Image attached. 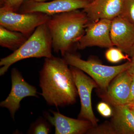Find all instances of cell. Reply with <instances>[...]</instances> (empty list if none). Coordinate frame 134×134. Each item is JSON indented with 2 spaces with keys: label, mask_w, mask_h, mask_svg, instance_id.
<instances>
[{
  "label": "cell",
  "mask_w": 134,
  "mask_h": 134,
  "mask_svg": "<svg viewBox=\"0 0 134 134\" xmlns=\"http://www.w3.org/2000/svg\"><path fill=\"white\" fill-rule=\"evenodd\" d=\"M124 2L125 0H92L82 9L88 18L87 25L101 19L111 21L119 16L122 13Z\"/></svg>",
  "instance_id": "cell-10"
},
{
  "label": "cell",
  "mask_w": 134,
  "mask_h": 134,
  "mask_svg": "<svg viewBox=\"0 0 134 134\" xmlns=\"http://www.w3.org/2000/svg\"><path fill=\"white\" fill-rule=\"evenodd\" d=\"M127 71L132 77L134 78V55L132 57L130 66Z\"/></svg>",
  "instance_id": "cell-22"
},
{
  "label": "cell",
  "mask_w": 134,
  "mask_h": 134,
  "mask_svg": "<svg viewBox=\"0 0 134 134\" xmlns=\"http://www.w3.org/2000/svg\"><path fill=\"white\" fill-rule=\"evenodd\" d=\"M87 134H116L111 122H105L101 125L92 127Z\"/></svg>",
  "instance_id": "cell-18"
},
{
  "label": "cell",
  "mask_w": 134,
  "mask_h": 134,
  "mask_svg": "<svg viewBox=\"0 0 134 134\" xmlns=\"http://www.w3.org/2000/svg\"><path fill=\"white\" fill-rule=\"evenodd\" d=\"M121 16L134 26V0H125Z\"/></svg>",
  "instance_id": "cell-19"
},
{
  "label": "cell",
  "mask_w": 134,
  "mask_h": 134,
  "mask_svg": "<svg viewBox=\"0 0 134 134\" xmlns=\"http://www.w3.org/2000/svg\"><path fill=\"white\" fill-rule=\"evenodd\" d=\"M129 104H134V100L133 101H132V102H131V103H129Z\"/></svg>",
  "instance_id": "cell-27"
},
{
  "label": "cell",
  "mask_w": 134,
  "mask_h": 134,
  "mask_svg": "<svg viewBox=\"0 0 134 134\" xmlns=\"http://www.w3.org/2000/svg\"><path fill=\"white\" fill-rule=\"evenodd\" d=\"M134 100V78L133 77L131 87H130V96L129 104L131 103Z\"/></svg>",
  "instance_id": "cell-23"
},
{
  "label": "cell",
  "mask_w": 134,
  "mask_h": 134,
  "mask_svg": "<svg viewBox=\"0 0 134 134\" xmlns=\"http://www.w3.org/2000/svg\"><path fill=\"white\" fill-rule=\"evenodd\" d=\"M12 87L10 93L7 98L0 103V106L7 108L14 120L15 114L20 107V103L25 98L29 97H38L36 87L30 85L24 78L21 72L16 68L11 72Z\"/></svg>",
  "instance_id": "cell-8"
},
{
  "label": "cell",
  "mask_w": 134,
  "mask_h": 134,
  "mask_svg": "<svg viewBox=\"0 0 134 134\" xmlns=\"http://www.w3.org/2000/svg\"><path fill=\"white\" fill-rule=\"evenodd\" d=\"M50 16L41 12L19 13L6 7L0 8V25L10 30L19 32L27 38L37 27L46 24Z\"/></svg>",
  "instance_id": "cell-5"
},
{
  "label": "cell",
  "mask_w": 134,
  "mask_h": 134,
  "mask_svg": "<svg viewBox=\"0 0 134 134\" xmlns=\"http://www.w3.org/2000/svg\"><path fill=\"white\" fill-rule=\"evenodd\" d=\"M127 105L129 107L130 109L132 110V111L134 113V104H127Z\"/></svg>",
  "instance_id": "cell-25"
},
{
  "label": "cell",
  "mask_w": 134,
  "mask_h": 134,
  "mask_svg": "<svg viewBox=\"0 0 134 134\" xmlns=\"http://www.w3.org/2000/svg\"><path fill=\"white\" fill-rule=\"evenodd\" d=\"M63 57L69 65L75 67L90 76L103 92L106 91L113 79L120 73L127 70L131 63V61H128L118 66H107L95 59H82L79 55L71 52L67 53Z\"/></svg>",
  "instance_id": "cell-4"
},
{
  "label": "cell",
  "mask_w": 134,
  "mask_h": 134,
  "mask_svg": "<svg viewBox=\"0 0 134 134\" xmlns=\"http://www.w3.org/2000/svg\"><path fill=\"white\" fill-rule=\"evenodd\" d=\"M111 122L116 134H134V113L127 105L114 106Z\"/></svg>",
  "instance_id": "cell-14"
},
{
  "label": "cell",
  "mask_w": 134,
  "mask_h": 134,
  "mask_svg": "<svg viewBox=\"0 0 134 134\" xmlns=\"http://www.w3.org/2000/svg\"><path fill=\"white\" fill-rule=\"evenodd\" d=\"M123 52L118 47H113L108 48L105 54V58L109 62L116 63L119 62L122 60H127L131 61L128 54L125 55Z\"/></svg>",
  "instance_id": "cell-16"
},
{
  "label": "cell",
  "mask_w": 134,
  "mask_h": 134,
  "mask_svg": "<svg viewBox=\"0 0 134 134\" xmlns=\"http://www.w3.org/2000/svg\"><path fill=\"white\" fill-rule=\"evenodd\" d=\"M88 22L83 10H76L50 16L46 23L52 41L54 52L64 56L70 52L72 46L77 44L85 33Z\"/></svg>",
  "instance_id": "cell-2"
},
{
  "label": "cell",
  "mask_w": 134,
  "mask_h": 134,
  "mask_svg": "<svg viewBox=\"0 0 134 134\" xmlns=\"http://www.w3.org/2000/svg\"><path fill=\"white\" fill-rule=\"evenodd\" d=\"M97 109L100 115L105 118L112 116L113 114V110L108 104L105 102L99 103L97 106Z\"/></svg>",
  "instance_id": "cell-21"
},
{
  "label": "cell",
  "mask_w": 134,
  "mask_h": 134,
  "mask_svg": "<svg viewBox=\"0 0 134 134\" xmlns=\"http://www.w3.org/2000/svg\"><path fill=\"white\" fill-rule=\"evenodd\" d=\"M27 37L19 32L13 31L0 25V46L15 51L27 40Z\"/></svg>",
  "instance_id": "cell-15"
},
{
  "label": "cell",
  "mask_w": 134,
  "mask_h": 134,
  "mask_svg": "<svg viewBox=\"0 0 134 134\" xmlns=\"http://www.w3.org/2000/svg\"></svg>",
  "instance_id": "cell-28"
},
{
  "label": "cell",
  "mask_w": 134,
  "mask_h": 134,
  "mask_svg": "<svg viewBox=\"0 0 134 134\" xmlns=\"http://www.w3.org/2000/svg\"><path fill=\"white\" fill-rule=\"evenodd\" d=\"M64 58H46L40 72L41 95L48 105L63 107L76 103L78 92Z\"/></svg>",
  "instance_id": "cell-1"
},
{
  "label": "cell",
  "mask_w": 134,
  "mask_h": 134,
  "mask_svg": "<svg viewBox=\"0 0 134 134\" xmlns=\"http://www.w3.org/2000/svg\"><path fill=\"white\" fill-rule=\"evenodd\" d=\"M31 1L37 2H47L48 1H51V0H31Z\"/></svg>",
  "instance_id": "cell-26"
},
{
  "label": "cell",
  "mask_w": 134,
  "mask_h": 134,
  "mask_svg": "<svg viewBox=\"0 0 134 134\" xmlns=\"http://www.w3.org/2000/svg\"><path fill=\"white\" fill-rule=\"evenodd\" d=\"M133 77L127 70L117 75L101 96L114 106L128 104Z\"/></svg>",
  "instance_id": "cell-11"
},
{
  "label": "cell",
  "mask_w": 134,
  "mask_h": 134,
  "mask_svg": "<svg viewBox=\"0 0 134 134\" xmlns=\"http://www.w3.org/2000/svg\"><path fill=\"white\" fill-rule=\"evenodd\" d=\"M92 0H52L49 2H37L25 0L17 12H41L52 16L76 10L83 9Z\"/></svg>",
  "instance_id": "cell-7"
},
{
  "label": "cell",
  "mask_w": 134,
  "mask_h": 134,
  "mask_svg": "<svg viewBox=\"0 0 134 134\" xmlns=\"http://www.w3.org/2000/svg\"><path fill=\"white\" fill-rule=\"evenodd\" d=\"M110 37L115 46L127 54L134 44V26L119 16L111 20Z\"/></svg>",
  "instance_id": "cell-13"
},
{
  "label": "cell",
  "mask_w": 134,
  "mask_h": 134,
  "mask_svg": "<svg viewBox=\"0 0 134 134\" xmlns=\"http://www.w3.org/2000/svg\"><path fill=\"white\" fill-rule=\"evenodd\" d=\"M52 37L46 24L36 28L26 41L17 50L0 60V75H5L10 66L29 58H50L53 56Z\"/></svg>",
  "instance_id": "cell-3"
},
{
  "label": "cell",
  "mask_w": 134,
  "mask_h": 134,
  "mask_svg": "<svg viewBox=\"0 0 134 134\" xmlns=\"http://www.w3.org/2000/svg\"><path fill=\"white\" fill-rule=\"evenodd\" d=\"M70 68L81 100V109L78 119L89 121L93 126H97L99 120L92 110L91 94L93 89L98 88V85L93 79L81 70L72 66Z\"/></svg>",
  "instance_id": "cell-6"
},
{
  "label": "cell",
  "mask_w": 134,
  "mask_h": 134,
  "mask_svg": "<svg viewBox=\"0 0 134 134\" xmlns=\"http://www.w3.org/2000/svg\"><path fill=\"white\" fill-rule=\"evenodd\" d=\"M51 131V128L48 122L41 117L32 124L27 133L29 134H48L50 133Z\"/></svg>",
  "instance_id": "cell-17"
},
{
  "label": "cell",
  "mask_w": 134,
  "mask_h": 134,
  "mask_svg": "<svg viewBox=\"0 0 134 134\" xmlns=\"http://www.w3.org/2000/svg\"><path fill=\"white\" fill-rule=\"evenodd\" d=\"M111 23V20L103 19L87 25L85 33L77 44V48L83 50L91 47L113 46L110 37Z\"/></svg>",
  "instance_id": "cell-9"
},
{
  "label": "cell",
  "mask_w": 134,
  "mask_h": 134,
  "mask_svg": "<svg viewBox=\"0 0 134 134\" xmlns=\"http://www.w3.org/2000/svg\"><path fill=\"white\" fill-rule=\"evenodd\" d=\"M53 116L46 114V118L55 127V134H83L93 126L87 120L67 117L59 112L51 110Z\"/></svg>",
  "instance_id": "cell-12"
},
{
  "label": "cell",
  "mask_w": 134,
  "mask_h": 134,
  "mask_svg": "<svg viewBox=\"0 0 134 134\" xmlns=\"http://www.w3.org/2000/svg\"><path fill=\"white\" fill-rule=\"evenodd\" d=\"M127 54L131 58L134 55V44L130 50L129 52Z\"/></svg>",
  "instance_id": "cell-24"
},
{
  "label": "cell",
  "mask_w": 134,
  "mask_h": 134,
  "mask_svg": "<svg viewBox=\"0 0 134 134\" xmlns=\"http://www.w3.org/2000/svg\"><path fill=\"white\" fill-rule=\"evenodd\" d=\"M25 0H1V7H6L17 12L19 8Z\"/></svg>",
  "instance_id": "cell-20"
}]
</instances>
